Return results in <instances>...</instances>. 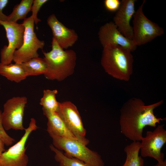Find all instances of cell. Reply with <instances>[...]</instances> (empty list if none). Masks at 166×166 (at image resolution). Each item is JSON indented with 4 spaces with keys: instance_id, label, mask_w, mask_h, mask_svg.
<instances>
[{
    "instance_id": "cell-22",
    "label": "cell",
    "mask_w": 166,
    "mask_h": 166,
    "mask_svg": "<svg viewBox=\"0 0 166 166\" xmlns=\"http://www.w3.org/2000/svg\"><path fill=\"white\" fill-rule=\"evenodd\" d=\"M48 1L47 0H33L31 11L32 12V16L34 18V23L36 24L41 21V20L38 18L37 16L38 11L42 6Z\"/></svg>"
},
{
    "instance_id": "cell-3",
    "label": "cell",
    "mask_w": 166,
    "mask_h": 166,
    "mask_svg": "<svg viewBox=\"0 0 166 166\" xmlns=\"http://www.w3.org/2000/svg\"><path fill=\"white\" fill-rule=\"evenodd\" d=\"M133 62L130 50L115 45L103 47L101 64L105 71L113 77L128 81L132 73Z\"/></svg>"
},
{
    "instance_id": "cell-1",
    "label": "cell",
    "mask_w": 166,
    "mask_h": 166,
    "mask_svg": "<svg viewBox=\"0 0 166 166\" xmlns=\"http://www.w3.org/2000/svg\"><path fill=\"white\" fill-rule=\"evenodd\" d=\"M163 103L161 100L146 105L140 98H132L128 100L120 109L121 132L132 141H141L144 127H156L157 123L165 120L157 117L154 114V109Z\"/></svg>"
},
{
    "instance_id": "cell-24",
    "label": "cell",
    "mask_w": 166,
    "mask_h": 166,
    "mask_svg": "<svg viewBox=\"0 0 166 166\" xmlns=\"http://www.w3.org/2000/svg\"><path fill=\"white\" fill-rule=\"evenodd\" d=\"M104 3L106 9L111 12H116L121 5V1L119 0H105Z\"/></svg>"
},
{
    "instance_id": "cell-4",
    "label": "cell",
    "mask_w": 166,
    "mask_h": 166,
    "mask_svg": "<svg viewBox=\"0 0 166 166\" xmlns=\"http://www.w3.org/2000/svg\"><path fill=\"white\" fill-rule=\"evenodd\" d=\"M53 145L58 149L63 151L67 156L81 160L94 166H105L101 156L78 140L65 138L49 134Z\"/></svg>"
},
{
    "instance_id": "cell-6",
    "label": "cell",
    "mask_w": 166,
    "mask_h": 166,
    "mask_svg": "<svg viewBox=\"0 0 166 166\" xmlns=\"http://www.w3.org/2000/svg\"><path fill=\"white\" fill-rule=\"evenodd\" d=\"M34 23L32 15L24 20L22 23L25 27L23 44L14 51L13 55V61L15 63L21 64L38 57V50L44 47V41L39 40L34 32Z\"/></svg>"
},
{
    "instance_id": "cell-7",
    "label": "cell",
    "mask_w": 166,
    "mask_h": 166,
    "mask_svg": "<svg viewBox=\"0 0 166 166\" xmlns=\"http://www.w3.org/2000/svg\"><path fill=\"white\" fill-rule=\"evenodd\" d=\"M38 128L36 120L31 118L20 140L1 155L0 166H27L29 158L26 153L25 145L30 134Z\"/></svg>"
},
{
    "instance_id": "cell-13",
    "label": "cell",
    "mask_w": 166,
    "mask_h": 166,
    "mask_svg": "<svg viewBox=\"0 0 166 166\" xmlns=\"http://www.w3.org/2000/svg\"><path fill=\"white\" fill-rule=\"evenodd\" d=\"M135 0H122L118 10L113 17V23L118 30L126 38L132 39V27L130 21L135 12Z\"/></svg>"
},
{
    "instance_id": "cell-11",
    "label": "cell",
    "mask_w": 166,
    "mask_h": 166,
    "mask_svg": "<svg viewBox=\"0 0 166 166\" xmlns=\"http://www.w3.org/2000/svg\"><path fill=\"white\" fill-rule=\"evenodd\" d=\"M0 24L5 30L8 41L7 45H5L1 52V63L8 65L13 61V55L16 49H19L23 42L25 27L22 24L17 22H10L0 21Z\"/></svg>"
},
{
    "instance_id": "cell-16",
    "label": "cell",
    "mask_w": 166,
    "mask_h": 166,
    "mask_svg": "<svg viewBox=\"0 0 166 166\" xmlns=\"http://www.w3.org/2000/svg\"><path fill=\"white\" fill-rule=\"evenodd\" d=\"M0 75L8 80L17 83L25 79L27 76L21 64L4 65L0 63Z\"/></svg>"
},
{
    "instance_id": "cell-9",
    "label": "cell",
    "mask_w": 166,
    "mask_h": 166,
    "mask_svg": "<svg viewBox=\"0 0 166 166\" xmlns=\"http://www.w3.org/2000/svg\"><path fill=\"white\" fill-rule=\"evenodd\" d=\"M56 112L77 140L88 145L89 141L85 137L86 131L76 106L70 101L59 102Z\"/></svg>"
},
{
    "instance_id": "cell-2",
    "label": "cell",
    "mask_w": 166,
    "mask_h": 166,
    "mask_svg": "<svg viewBox=\"0 0 166 166\" xmlns=\"http://www.w3.org/2000/svg\"><path fill=\"white\" fill-rule=\"evenodd\" d=\"M51 44L50 51H43V58L47 67L44 75L48 80L61 81L73 73L76 65V53L72 49L64 50L53 38Z\"/></svg>"
},
{
    "instance_id": "cell-8",
    "label": "cell",
    "mask_w": 166,
    "mask_h": 166,
    "mask_svg": "<svg viewBox=\"0 0 166 166\" xmlns=\"http://www.w3.org/2000/svg\"><path fill=\"white\" fill-rule=\"evenodd\" d=\"M27 101L25 97H15L9 99L4 104L1 118L5 130H25L23 120Z\"/></svg>"
},
{
    "instance_id": "cell-23",
    "label": "cell",
    "mask_w": 166,
    "mask_h": 166,
    "mask_svg": "<svg viewBox=\"0 0 166 166\" xmlns=\"http://www.w3.org/2000/svg\"><path fill=\"white\" fill-rule=\"evenodd\" d=\"M2 112L0 111V136L4 140L5 145L9 146L12 145L15 141V140L10 136L6 132L2 123L1 114Z\"/></svg>"
},
{
    "instance_id": "cell-21",
    "label": "cell",
    "mask_w": 166,
    "mask_h": 166,
    "mask_svg": "<svg viewBox=\"0 0 166 166\" xmlns=\"http://www.w3.org/2000/svg\"><path fill=\"white\" fill-rule=\"evenodd\" d=\"M57 92V89L51 90L48 89L43 90V96L40 102V105L42 106V109L50 112L57 111L59 106V102L56 98V95Z\"/></svg>"
},
{
    "instance_id": "cell-18",
    "label": "cell",
    "mask_w": 166,
    "mask_h": 166,
    "mask_svg": "<svg viewBox=\"0 0 166 166\" xmlns=\"http://www.w3.org/2000/svg\"><path fill=\"white\" fill-rule=\"evenodd\" d=\"M26 76L44 74L47 71V64L44 58L39 57L33 58L21 64Z\"/></svg>"
},
{
    "instance_id": "cell-26",
    "label": "cell",
    "mask_w": 166,
    "mask_h": 166,
    "mask_svg": "<svg viewBox=\"0 0 166 166\" xmlns=\"http://www.w3.org/2000/svg\"><path fill=\"white\" fill-rule=\"evenodd\" d=\"M5 143L3 139L0 136V156L6 149L5 148Z\"/></svg>"
},
{
    "instance_id": "cell-14",
    "label": "cell",
    "mask_w": 166,
    "mask_h": 166,
    "mask_svg": "<svg viewBox=\"0 0 166 166\" xmlns=\"http://www.w3.org/2000/svg\"><path fill=\"white\" fill-rule=\"evenodd\" d=\"M47 21L52 30L53 38L62 49H67L72 46L78 40V36L75 31L66 27L54 14L49 16Z\"/></svg>"
},
{
    "instance_id": "cell-10",
    "label": "cell",
    "mask_w": 166,
    "mask_h": 166,
    "mask_svg": "<svg viewBox=\"0 0 166 166\" xmlns=\"http://www.w3.org/2000/svg\"><path fill=\"white\" fill-rule=\"evenodd\" d=\"M164 124L159 125L153 131H148L145 137H143L140 144L141 156L152 157L158 163L164 160V154L161 149L166 142V131Z\"/></svg>"
},
{
    "instance_id": "cell-5",
    "label": "cell",
    "mask_w": 166,
    "mask_h": 166,
    "mask_svg": "<svg viewBox=\"0 0 166 166\" xmlns=\"http://www.w3.org/2000/svg\"><path fill=\"white\" fill-rule=\"evenodd\" d=\"M146 2L144 0L133 16V40L136 46L149 42L164 34L162 28L148 19L144 14L143 7Z\"/></svg>"
},
{
    "instance_id": "cell-25",
    "label": "cell",
    "mask_w": 166,
    "mask_h": 166,
    "mask_svg": "<svg viewBox=\"0 0 166 166\" xmlns=\"http://www.w3.org/2000/svg\"><path fill=\"white\" fill-rule=\"evenodd\" d=\"M9 1L8 0H0V21H6L7 16L2 12L3 10Z\"/></svg>"
},
{
    "instance_id": "cell-17",
    "label": "cell",
    "mask_w": 166,
    "mask_h": 166,
    "mask_svg": "<svg viewBox=\"0 0 166 166\" xmlns=\"http://www.w3.org/2000/svg\"><path fill=\"white\" fill-rule=\"evenodd\" d=\"M140 144V141H132L124 147L126 157L122 166H144V160L139 155Z\"/></svg>"
},
{
    "instance_id": "cell-19",
    "label": "cell",
    "mask_w": 166,
    "mask_h": 166,
    "mask_svg": "<svg viewBox=\"0 0 166 166\" xmlns=\"http://www.w3.org/2000/svg\"><path fill=\"white\" fill-rule=\"evenodd\" d=\"M33 0H22L20 3L16 5L12 12L7 16V22H17L19 19H24L27 14L31 11Z\"/></svg>"
},
{
    "instance_id": "cell-12",
    "label": "cell",
    "mask_w": 166,
    "mask_h": 166,
    "mask_svg": "<svg viewBox=\"0 0 166 166\" xmlns=\"http://www.w3.org/2000/svg\"><path fill=\"white\" fill-rule=\"evenodd\" d=\"M98 35L103 47L109 45H117L131 52L134 51L137 47L133 39H128L122 34L113 22L106 23L101 26Z\"/></svg>"
},
{
    "instance_id": "cell-15",
    "label": "cell",
    "mask_w": 166,
    "mask_h": 166,
    "mask_svg": "<svg viewBox=\"0 0 166 166\" xmlns=\"http://www.w3.org/2000/svg\"><path fill=\"white\" fill-rule=\"evenodd\" d=\"M42 109L44 115L47 119V130L49 134L78 140L56 112L49 111L42 108Z\"/></svg>"
},
{
    "instance_id": "cell-20",
    "label": "cell",
    "mask_w": 166,
    "mask_h": 166,
    "mask_svg": "<svg viewBox=\"0 0 166 166\" xmlns=\"http://www.w3.org/2000/svg\"><path fill=\"white\" fill-rule=\"evenodd\" d=\"M50 150L54 153V159L59 166H94L77 159L66 156L62 152L52 144L49 146Z\"/></svg>"
},
{
    "instance_id": "cell-27",
    "label": "cell",
    "mask_w": 166,
    "mask_h": 166,
    "mask_svg": "<svg viewBox=\"0 0 166 166\" xmlns=\"http://www.w3.org/2000/svg\"><path fill=\"white\" fill-rule=\"evenodd\" d=\"M152 166H166V160H164V161L161 163H157L156 164Z\"/></svg>"
}]
</instances>
